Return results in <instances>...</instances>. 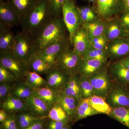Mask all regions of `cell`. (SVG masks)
Returning <instances> with one entry per match:
<instances>
[{
	"mask_svg": "<svg viewBox=\"0 0 129 129\" xmlns=\"http://www.w3.org/2000/svg\"><path fill=\"white\" fill-rule=\"evenodd\" d=\"M53 18L48 0H39L34 7L21 19L23 30L34 37Z\"/></svg>",
	"mask_w": 129,
	"mask_h": 129,
	"instance_id": "1",
	"label": "cell"
},
{
	"mask_svg": "<svg viewBox=\"0 0 129 129\" xmlns=\"http://www.w3.org/2000/svg\"><path fill=\"white\" fill-rule=\"evenodd\" d=\"M66 28L62 16L54 18L35 37L37 51L66 38Z\"/></svg>",
	"mask_w": 129,
	"mask_h": 129,
	"instance_id": "2",
	"label": "cell"
},
{
	"mask_svg": "<svg viewBox=\"0 0 129 129\" xmlns=\"http://www.w3.org/2000/svg\"><path fill=\"white\" fill-rule=\"evenodd\" d=\"M12 52L19 59L28 63L37 52L35 37L23 30L17 33Z\"/></svg>",
	"mask_w": 129,
	"mask_h": 129,
	"instance_id": "3",
	"label": "cell"
},
{
	"mask_svg": "<svg viewBox=\"0 0 129 129\" xmlns=\"http://www.w3.org/2000/svg\"><path fill=\"white\" fill-rule=\"evenodd\" d=\"M62 16L69 33L70 43L72 45L76 31L83 25L78 7L74 0H67L63 5Z\"/></svg>",
	"mask_w": 129,
	"mask_h": 129,
	"instance_id": "4",
	"label": "cell"
},
{
	"mask_svg": "<svg viewBox=\"0 0 129 129\" xmlns=\"http://www.w3.org/2000/svg\"><path fill=\"white\" fill-rule=\"evenodd\" d=\"M0 64L12 72L18 80L25 77L29 71L28 63L19 59L12 51L0 52Z\"/></svg>",
	"mask_w": 129,
	"mask_h": 129,
	"instance_id": "5",
	"label": "cell"
},
{
	"mask_svg": "<svg viewBox=\"0 0 129 129\" xmlns=\"http://www.w3.org/2000/svg\"><path fill=\"white\" fill-rule=\"evenodd\" d=\"M89 78L93 87L94 94L105 98L114 83L107 67H104Z\"/></svg>",
	"mask_w": 129,
	"mask_h": 129,
	"instance_id": "6",
	"label": "cell"
},
{
	"mask_svg": "<svg viewBox=\"0 0 129 129\" xmlns=\"http://www.w3.org/2000/svg\"><path fill=\"white\" fill-rule=\"evenodd\" d=\"M96 13L99 18L107 21L125 11L123 0H96Z\"/></svg>",
	"mask_w": 129,
	"mask_h": 129,
	"instance_id": "7",
	"label": "cell"
},
{
	"mask_svg": "<svg viewBox=\"0 0 129 129\" xmlns=\"http://www.w3.org/2000/svg\"><path fill=\"white\" fill-rule=\"evenodd\" d=\"M82 60V56L70 49L68 46L61 54L55 66L71 76L78 74L79 66Z\"/></svg>",
	"mask_w": 129,
	"mask_h": 129,
	"instance_id": "8",
	"label": "cell"
},
{
	"mask_svg": "<svg viewBox=\"0 0 129 129\" xmlns=\"http://www.w3.org/2000/svg\"><path fill=\"white\" fill-rule=\"evenodd\" d=\"M105 99L112 108L129 107V90L127 86L114 82L112 87Z\"/></svg>",
	"mask_w": 129,
	"mask_h": 129,
	"instance_id": "9",
	"label": "cell"
},
{
	"mask_svg": "<svg viewBox=\"0 0 129 129\" xmlns=\"http://www.w3.org/2000/svg\"><path fill=\"white\" fill-rule=\"evenodd\" d=\"M69 46L67 38H64L43 50L37 51V54L51 67L55 66L58 58L64 49Z\"/></svg>",
	"mask_w": 129,
	"mask_h": 129,
	"instance_id": "10",
	"label": "cell"
},
{
	"mask_svg": "<svg viewBox=\"0 0 129 129\" xmlns=\"http://www.w3.org/2000/svg\"><path fill=\"white\" fill-rule=\"evenodd\" d=\"M105 50L113 60L129 55V38H119L108 42Z\"/></svg>",
	"mask_w": 129,
	"mask_h": 129,
	"instance_id": "11",
	"label": "cell"
},
{
	"mask_svg": "<svg viewBox=\"0 0 129 129\" xmlns=\"http://www.w3.org/2000/svg\"><path fill=\"white\" fill-rule=\"evenodd\" d=\"M104 34L108 42L119 38H129V31L122 25L119 18L115 17L106 21Z\"/></svg>",
	"mask_w": 129,
	"mask_h": 129,
	"instance_id": "12",
	"label": "cell"
},
{
	"mask_svg": "<svg viewBox=\"0 0 129 129\" xmlns=\"http://www.w3.org/2000/svg\"><path fill=\"white\" fill-rule=\"evenodd\" d=\"M46 74L47 86L58 91L62 90L70 76L56 66L52 67Z\"/></svg>",
	"mask_w": 129,
	"mask_h": 129,
	"instance_id": "13",
	"label": "cell"
},
{
	"mask_svg": "<svg viewBox=\"0 0 129 129\" xmlns=\"http://www.w3.org/2000/svg\"><path fill=\"white\" fill-rule=\"evenodd\" d=\"M0 24L12 28L21 24V18L6 1L0 0Z\"/></svg>",
	"mask_w": 129,
	"mask_h": 129,
	"instance_id": "14",
	"label": "cell"
},
{
	"mask_svg": "<svg viewBox=\"0 0 129 129\" xmlns=\"http://www.w3.org/2000/svg\"><path fill=\"white\" fill-rule=\"evenodd\" d=\"M72 46H73V51L81 56L92 48L88 33L83 25L76 31Z\"/></svg>",
	"mask_w": 129,
	"mask_h": 129,
	"instance_id": "15",
	"label": "cell"
},
{
	"mask_svg": "<svg viewBox=\"0 0 129 129\" xmlns=\"http://www.w3.org/2000/svg\"><path fill=\"white\" fill-rule=\"evenodd\" d=\"M23 102L27 106L29 111L42 118H46L51 108V107L42 99L33 94Z\"/></svg>",
	"mask_w": 129,
	"mask_h": 129,
	"instance_id": "16",
	"label": "cell"
},
{
	"mask_svg": "<svg viewBox=\"0 0 129 129\" xmlns=\"http://www.w3.org/2000/svg\"><path fill=\"white\" fill-rule=\"evenodd\" d=\"M113 81L121 85L127 86L129 84V69L119 61L114 62L108 70Z\"/></svg>",
	"mask_w": 129,
	"mask_h": 129,
	"instance_id": "17",
	"label": "cell"
},
{
	"mask_svg": "<svg viewBox=\"0 0 129 129\" xmlns=\"http://www.w3.org/2000/svg\"><path fill=\"white\" fill-rule=\"evenodd\" d=\"M106 63L95 59H83L79 66V75L89 78L103 69Z\"/></svg>",
	"mask_w": 129,
	"mask_h": 129,
	"instance_id": "18",
	"label": "cell"
},
{
	"mask_svg": "<svg viewBox=\"0 0 129 129\" xmlns=\"http://www.w3.org/2000/svg\"><path fill=\"white\" fill-rule=\"evenodd\" d=\"M1 108L9 113L29 111L27 106L23 101L11 95L1 102Z\"/></svg>",
	"mask_w": 129,
	"mask_h": 129,
	"instance_id": "19",
	"label": "cell"
},
{
	"mask_svg": "<svg viewBox=\"0 0 129 129\" xmlns=\"http://www.w3.org/2000/svg\"><path fill=\"white\" fill-rule=\"evenodd\" d=\"M57 103L64 109L72 121H74L78 102L75 98L66 94L62 90L59 92Z\"/></svg>",
	"mask_w": 129,
	"mask_h": 129,
	"instance_id": "20",
	"label": "cell"
},
{
	"mask_svg": "<svg viewBox=\"0 0 129 129\" xmlns=\"http://www.w3.org/2000/svg\"><path fill=\"white\" fill-rule=\"evenodd\" d=\"M15 37L11 28L0 24V52L12 51Z\"/></svg>",
	"mask_w": 129,
	"mask_h": 129,
	"instance_id": "21",
	"label": "cell"
},
{
	"mask_svg": "<svg viewBox=\"0 0 129 129\" xmlns=\"http://www.w3.org/2000/svg\"><path fill=\"white\" fill-rule=\"evenodd\" d=\"M63 91L79 102L81 99V94L80 76L78 74L71 75L64 86Z\"/></svg>",
	"mask_w": 129,
	"mask_h": 129,
	"instance_id": "22",
	"label": "cell"
},
{
	"mask_svg": "<svg viewBox=\"0 0 129 129\" xmlns=\"http://www.w3.org/2000/svg\"><path fill=\"white\" fill-rule=\"evenodd\" d=\"M6 1L13 8L21 19L34 7L39 0H6Z\"/></svg>",
	"mask_w": 129,
	"mask_h": 129,
	"instance_id": "23",
	"label": "cell"
},
{
	"mask_svg": "<svg viewBox=\"0 0 129 129\" xmlns=\"http://www.w3.org/2000/svg\"><path fill=\"white\" fill-rule=\"evenodd\" d=\"M59 92L48 86H45L33 90L32 94L41 98L52 108L57 103Z\"/></svg>",
	"mask_w": 129,
	"mask_h": 129,
	"instance_id": "24",
	"label": "cell"
},
{
	"mask_svg": "<svg viewBox=\"0 0 129 129\" xmlns=\"http://www.w3.org/2000/svg\"><path fill=\"white\" fill-rule=\"evenodd\" d=\"M98 114L89 104L88 99L81 98L79 101L76 108L74 121L77 122L88 117Z\"/></svg>",
	"mask_w": 129,
	"mask_h": 129,
	"instance_id": "25",
	"label": "cell"
},
{
	"mask_svg": "<svg viewBox=\"0 0 129 129\" xmlns=\"http://www.w3.org/2000/svg\"><path fill=\"white\" fill-rule=\"evenodd\" d=\"M106 25V21L99 18L96 21L83 24L87 31L90 41L94 38L104 34Z\"/></svg>",
	"mask_w": 129,
	"mask_h": 129,
	"instance_id": "26",
	"label": "cell"
},
{
	"mask_svg": "<svg viewBox=\"0 0 129 129\" xmlns=\"http://www.w3.org/2000/svg\"><path fill=\"white\" fill-rule=\"evenodd\" d=\"M88 99L91 106L98 114H102L109 116L112 112V108L106 102L104 98L94 95Z\"/></svg>",
	"mask_w": 129,
	"mask_h": 129,
	"instance_id": "27",
	"label": "cell"
},
{
	"mask_svg": "<svg viewBox=\"0 0 129 129\" xmlns=\"http://www.w3.org/2000/svg\"><path fill=\"white\" fill-rule=\"evenodd\" d=\"M24 83L31 89L35 90L45 86H47V83L39 74L36 72L29 71L25 76Z\"/></svg>",
	"mask_w": 129,
	"mask_h": 129,
	"instance_id": "28",
	"label": "cell"
},
{
	"mask_svg": "<svg viewBox=\"0 0 129 129\" xmlns=\"http://www.w3.org/2000/svg\"><path fill=\"white\" fill-rule=\"evenodd\" d=\"M29 71L39 74H47L52 67L36 54L28 62Z\"/></svg>",
	"mask_w": 129,
	"mask_h": 129,
	"instance_id": "29",
	"label": "cell"
},
{
	"mask_svg": "<svg viewBox=\"0 0 129 129\" xmlns=\"http://www.w3.org/2000/svg\"><path fill=\"white\" fill-rule=\"evenodd\" d=\"M109 116L129 129V107H122L112 108Z\"/></svg>",
	"mask_w": 129,
	"mask_h": 129,
	"instance_id": "30",
	"label": "cell"
},
{
	"mask_svg": "<svg viewBox=\"0 0 129 129\" xmlns=\"http://www.w3.org/2000/svg\"><path fill=\"white\" fill-rule=\"evenodd\" d=\"M46 118L54 121H72L64 109L57 103L52 107Z\"/></svg>",
	"mask_w": 129,
	"mask_h": 129,
	"instance_id": "31",
	"label": "cell"
},
{
	"mask_svg": "<svg viewBox=\"0 0 129 129\" xmlns=\"http://www.w3.org/2000/svg\"><path fill=\"white\" fill-rule=\"evenodd\" d=\"M33 90L29 88L24 83H22L16 85L10 95L23 101L31 96Z\"/></svg>",
	"mask_w": 129,
	"mask_h": 129,
	"instance_id": "32",
	"label": "cell"
},
{
	"mask_svg": "<svg viewBox=\"0 0 129 129\" xmlns=\"http://www.w3.org/2000/svg\"><path fill=\"white\" fill-rule=\"evenodd\" d=\"M83 60L95 59L106 63L109 57L105 50L91 48L82 56Z\"/></svg>",
	"mask_w": 129,
	"mask_h": 129,
	"instance_id": "33",
	"label": "cell"
},
{
	"mask_svg": "<svg viewBox=\"0 0 129 129\" xmlns=\"http://www.w3.org/2000/svg\"><path fill=\"white\" fill-rule=\"evenodd\" d=\"M78 8L83 24L93 22L99 18L97 14L91 8L88 7H78Z\"/></svg>",
	"mask_w": 129,
	"mask_h": 129,
	"instance_id": "34",
	"label": "cell"
},
{
	"mask_svg": "<svg viewBox=\"0 0 129 129\" xmlns=\"http://www.w3.org/2000/svg\"><path fill=\"white\" fill-rule=\"evenodd\" d=\"M80 85L81 98L88 99L94 95L89 78L80 76Z\"/></svg>",
	"mask_w": 129,
	"mask_h": 129,
	"instance_id": "35",
	"label": "cell"
},
{
	"mask_svg": "<svg viewBox=\"0 0 129 129\" xmlns=\"http://www.w3.org/2000/svg\"><path fill=\"white\" fill-rule=\"evenodd\" d=\"M67 0H48L51 13L53 18L61 17L63 5Z\"/></svg>",
	"mask_w": 129,
	"mask_h": 129,
	"instance_id": "36",
	"label": "cell"
},
{
	"mask_svg": "<svg viewBox=\"0 0 129 129\" xmlns=\"http://www.w3.org/2000/svg\"><path fill=\"white\" fill-rule=\"evenodd\" d=\"M18 80L14 74L0 64V83L14 82Z\"/></svg>",
	"mask_w": 129,
	"mask_h": 129,
	"instance_id": "37",
	"label": "cell"
},
{
	"mask_svg": "<svg viewBox=\"0 0 129 129\" xmlns=\"http://www.w3.org/2000/svg\"><path fill=\"white\" fill-rule=\"evenodd\" d=\"M13 82H6L0 83V99L1 102L5 100L10 95L12 90L16 84Z\"/></svg>",
	"mask_w": 129,
	"mask_h": 129,
	"instance_id": "38",
	"label": "cell"
},
{
	"mask_svg": "<svg viewBox=\"0 0 129 129\" xmlns=\"http://www.w3.org/2000/svg\"><path fill=\"white\" fill-rule=\"evenodd\" d=\"M0 126L3 129H18L16 114L9 113L7 119L4 122L1 123Z\"/></svg>",
	"mask_w": 129,
	"mask_h": 129,
	"instance_id": "39",
	"label": "cell"
},
{
	"mask_svg": "<svg viewBox=\"0 0 129 129\" xmlns=\"http://www.w3.org/2000/svg\"><path fill=\"white\" fill-rule=\"evenodd\" d=\"M90 42L92 48L102 50H105L108 42L104 34L94 38Z\"/></svg>",
	"mask_w": 129,
	"mask_h": 129,
	"instance_id": "40",
	"label": "cell"
},
{
	"mask_svg": "<svg viewBox=\"0 0 129 129\" xmlns=\"http://www.w3.org/2000/svg\"><path fill=\"white\" fill-rule=\"evenodd\" d=\"M70 121H57L47 119L45 129H62L67 125L69 124Z\"/></svg>",
	"mask_w": 129,
	"mask_h": 129,
	"instance_id": "41",
	"label": "cell"
},
{
	"mask_svg": "<svg viewBox=\"0 0 129 129\" xmlns=\"http://www.w3.org/2000/svg\"><path fill=\"white\" fill-rule=\"evenodd\" d=\"M48 118H40L35 120L27 127L22 129H45Z\"/></svg>",
	"mask_w": 129,
	"mask_h": 129,
	"instance_id": "42",
	"label": "cell"
},
{
	"mask_svg": "<svg viewBox=\"0 0 129 129\" xmlns=\"http://www.w3.org/2000/svg\"><path fill=\"white\" fill-rule=\"evenodd\" d=\"M41 117L35 115L32 113L22 112L17 115V120L18 125L22 122L31 119L37 118Z\"/></svg>",
	"mask_w": 129,
	"mask_h": 129,
	"instance_id": "43",
	"label": "cell"
},
{
	"mask_svg": "<svg viewBox=\"0 0 129 129\" xmlns=\"http://www.w3.org/2000/svg\"><path fill=\"white\" fill-rule=\"evenodd\" d=\"M119 19L123 26L129 32V12H123Z\"/></svg>",
	"mask_w": 129,
	"mask_h": 129,
	"instance_id": "44",
	"label": "cell"
},
{
	"mask_svg": "<svg viewBox=\"0 0 129 129\" xmlns=\"http://www.w3.org/2000/svg\"><path fill=\"white\" fill-rule=\"evenodd\" d=\"M9 113L4 109H1L0 110V123H2L7 119Z\"/></svg>",
	"mask_w": 129,
	"mask_h": 129,
	"instance_id": "45",
	"label": "cell"
},
{
	"mask_svg": "<svg viewBox=\"0 0 129 129\" xmlns=\"http://www.w3.org/2000/svg\"><path fill=\"white\" fill-rule=\"evenodd\" d=\"M119 61L124 66L129 69V55L122 58Z\"/></svg>",
	"mask_w": 129,
	"mask_h": 129,
	"instance_id": "46",
	"label": "cell"
},
{
	"mask_svg": "<svg viewBox=\"0 0 129 129\" xmlns=\"http://www.w3.org/2000/svg\"><path fill=\"white\" fill-rule=\"evenodd\" d=\"M124 4L125 11L129 12V0H123Z\"/></svg>",
	"mask_w": 129,
	"mask_h": 129,
	"instance_id": "47",
	"label": "cell"
},
{
	"mask_svg": "<svg viewBox=\"0 0 129 129\" xmlns=\"http://www.w3.org/2000/svg\"><path fill=\"white\" fill-rule=\"evenodd\" d=\"M62 129H71V127L69 124H68L63 127Z\"/></svg>",
	"mask_w": 129,
	"mask_h": 129,
	"instance_id": "48",
	"label": "cell"
},
{
	"mask_svg": "<svg viewBox=\"0 0 129 129\" xmlns=\"http://www.w3.org/2000/svg\"><path fill=\"white\" fill-rule=\"evenodd\" d=\"M88 1L90 2H94L96 0H88Z\"/></svg>",
	"mask_w": 129,
	"mask_h": 129,
	"instance_id": "49",
	"label": "cell"
},
{
	"mask_svg": "<svg viewBox=\"0 0 129 129\" xmlns=\"http://www.w3.org/2000/svg\"><path fill=\"white\" fill-rule=\"evenodd\" d=\"M127 87H128V89L129 90V84L127 86Z\"/></svg>",
	"mask_w": 129,
	"mask_h": 129,
	"instance_id": "50",
	"label": "cell"
},
{
	"mask_svg": "<svg viewBox=\"0 0 129 129\" xmlns=\"http://www.w3.org/2000/svg\"><path fill=\"white\" fill-rule=\"evenodd\" d=\"M0 129H3L2 127H1V126H0Z\"/></svg>",
	"mask_w": 129,
	"mask_h": 129,
	"instance_id": "51",
	"label": "cell"
}]
</instances>
